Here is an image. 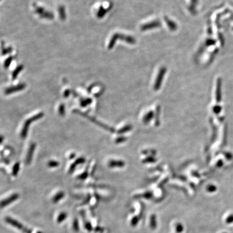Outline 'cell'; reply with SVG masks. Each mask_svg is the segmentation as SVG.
Instances as JSON below:
<instances>
[{"mask_svg": "<svg viewBox=\"0 0 233 233\" xmlns=\"http://www.w3.org/2000/svg\"><path fill=\"white\" fill-rule=\"evenodd\" d=\"M166 71H167V69L165 66L161 67L159 69L158 74V76L156 77V81L155 85H154L155 88L158 89L160 87V86L161 84L162 81H163V77L165 76L166 73Z\"/></svg>", "mask_w": 233, "mask_h": 233, "instance_id": "277c9868", "label": "cell"}, {"mask_svg": "<svg viewBox=\"0 0 233 233\" xmlns=\"http://www.w3.org/2000/svg\"><path fill=\"white\" fill-rule=\"evenodd\" d=\"M164 19L168 27L169 28V29L171 31H175L177 29L178 27H177V24L174 22L173 21L170 20V18H168L167 17H165Z\"/></svg>", "mask_w": 233, "mask_h": 233, "instance_id": "52a82bcc", "label": "cell"}, {"mask_svg": "<svg viewBox=\"0 0 233 233\" xmlns=\"http://www.w3.org/2000/svg\"><path fill=\"white\" fill-rule=\"evenodd\" d=\"M118 39H119L122 41L126 42V43L130 44H134L136 42V39H134L133 37L128 36V35H125L124 34L115 33L113 34V36H112L110 41L109 42V45H108V49L109 50L112 49L113 48V47L115 45L116 41H117Z\"/></svg>", "mask_w": 233, "mask_h": 233, "instance_id": "6da1fadb", "label": "cell"}, {"mask_svg": "<svg viewBox=\"0 0 233 233\" xmlns=\"http://www.w3.org/2000/svg\"><path fill=\"white\" fill-rule=\"evenodd\" d=\"M35 145H32L31 147H30V148L29 152H28V153L27 160L28 163H29L30 160H31V159H32V154H33V153H34V148H35Z\"/></svg>", "mask_w": 233, "mask_h": 233, "instance_id": "4fadbf2b", "label": "cell"}, {"mask_svg": "<svg viewBox=\"0 0 233 233\" xmlns=\"http://www.w3.org/2000/svg\"><path fill=\"white\" fill-rule=\"evenodd\" d=\"M13 57L10 56L8 57L5 61V62L4 63V66H5V68H8L9 67L10 65V64H11V62L13 61Z\"/></svg>", "mask_w": 233, "mask_h": 233, "instance_id": "5bb4252c", "label": "cell"}, {"mask_svg": "<svg viewBox=\"0 0 233 233\" xmlns=\"http://www.w3.org/2000/svg\"><path fill=\"white\" fill-rule=\"evenodd\" d=\"M59 113L61 115H63L64 113V106L63 105H61L59 107Z\"/></svg>", "mask_w": 233, "mask_h": 233, "instance_id": "ffe728a7", "label": "cell"}, {"mask_svg": "<svg viewBox=\"0 0 233 233\" xmlns=\"http://www.w3.org/2000/svg\"><path fill=\"white\" fill-rule=\"evenodd\" d=\"M18 194H14L13 195H11L9 198H8L7 199L3 201L2 202V207L7 206L8 204H10L11 202L14 201L18 198Z\"/></svg>", "mask_w": 233, "mask_h": 233, "instance_id": "ba28073f", "label": "cell"}, {"mask_svg": "<svg viewBox=\"0 0 233 233\" xmlns=\"http://www.w3.org/2000/svg\"><path fill=\"white\" fill-rule=\"evenodd\" d=\"M12 50H13V49L11 47L3 49L2 55H5V54H9V53L12 51Z\"/></svg>", "mask_w": 233, "mask_h": 233, "instance_id": "e0dca14e", "label": "cell"}, {"mask_svg": "<svg viewBox=\"0 0 233 233\" xmlns=\"http://www.w3.org/2000/svg\"><path fill=\"white\" fill-rule=\"evenodd\" d=\"M59 165V163L58 162L55 161H51L49 163V166H50V167H56L57 166Z\"/></svg>", "mask_w": 233, "mask_h": 233, "instance_id": "ac0fdd59", "label": "cell"}, {"mask_svg": "<svg viewBox=\"0 0 233 233\" xmlns=\"http://www.w3.org/2000/svg\"><path fill=\"white\" fill-rule=\"evenodd\" d=\"M161 25L160 21H153L151 22L145 23L144 24L141 26V29L142 31H146L147 30L152 29L154 28H156L160 27Z\"/></svg>", "mask_w": 233, "mask_h": 233, "instance_id": "5b68a950", "label": "cell"}, {"mask_svg": "<svg viewBox=\"0 0 233 233\" xmlns=\"http://www.w3.org/2000/svg\"><path fill=\"white\" fill-rule=\"evenodd\" d=\"M35 13L39 14L41 17L49 20L54 18V14L52 13L45 10L44 8L41 7H35Z\"/></svg>", "mask_w": 233, "mask_h": 233, "instance_id": "3957f363", "label": "cell"}, {"mask_svg": "<svg viewBox=\"0 0 233 233\" xmlns=\"http://www.w3.org/2000/svg\"><path fill=\"white\" fill-rule=\"evenodd\" d=\"M197 0H192L191 1V4H190V7L189 8L190 11L192 13L194 14L195 10V7L197 6Z\"/></svg>", "mask_w": 233, "mask_h": 233, "instance_id": "7c38bea8", "label": "cell"}, {"mask_svg": "<svg viewBox=\"0 0 233 233\" xmlns=\"http://www.w3.org/2000/svg\"><path fill=\"white\" fill-rule=\"evenodd\" d=\"M214 41H213L212 39H208L207 41H206V44L208 46V45H212L213 44H215Z\"/></svg>", "mask_w": 233, "mask_h": 233, "instance_id": "d6986e66", "label": "cell"}, {"mask_svg": "<svg viewBox=\"0 0 233 233\" xmlns=\"http://www.w3.org/2000/svg\"><path fill=\"white\" fill-rule=\"evenodd\" d=\"M227 222H233V215H231V216L229 217L227 220Z\"/></svg>", "mask_w": 233, "mask_h": 233, "instance_id": "44dd1931", "label": "cell"}, {"mask_svg": "<svg viewBox=\"0 0 233 233\" xmlns=\"http://www.w3.org/2000/svg\"><path fill=\"white\" fill-rule=\"evenodd\" d=\"M59 17L62 20H64L66 18V9L63 6H61L58 8Z\"/></svg>", "mask_w": 233, "mask_h": 233, "instance_id": "30bf717a", "label": "cell"}, {"mask_svg": "<svg viewBox=\"0 0 233 233\" xmlns=\"http://www.w3.org/2000/svg\"><path fill=\"white\" fill-rule=\"evenodd\" d=\"M64 196L63 193H59L58 194H57L54 197V201H58L59 200L61 199L62 197H63Z\"/></svg>", "mask_w": 233, "mask_h": 233, "instance_id": "2e32d148", "label": "cell"}, {"mask_svg": "<svg viewBox=\"0 0 233 233\" xmlns=\"http://www.w3.org/2000/svg\"><path fill=\"white\" fill-rule=\"evenodd\" d=\"M25 88V84L22 83V84H18V85L13 86V87H10V88H7L5 91V93L7 95H8V94H10V93H13L18 92L22 90Z\"/></svg>", "mask_w": 233, "mask_h": 233, "instance_id": "8992f818", "label": "cell"}, {"mask_svg": "<svg viewBox=\"0 0 233 233\" xmlns=\"http://www.w3.org/2000/svg\"><path fill=\"white\" fill-rule=\"evenodd\" d=\"M44 114L43 113H40L37 114L36 115H34L32 118L28 119V120H26L25 124L24 125V126L23 127L22 131L21 132V136L23 138H25L27 134L28 130V127L29 125L32 122H34L35 120H37L39 119L42 118L43 117Z\"/></svg>", "mask_w": 233, "mask_h": 233, "instance_id": "7a4b0ae2", "label": "cell"}, {"mask_svg": "<svg viewBox=\"0 0 233 233\" xmlns=\"http://www.w3.org/2000/svg\"><path fill=\"white\" fill-rule=\"evenodd\" d=\"M23 69V65L18 66L16 68V69L13 71V74H12V78H13V79H16V77H17L19 73H20L21 71H22Z\"/></svg>", "mask_w": 233, "mask_h": 233, "instance_id": "9c48e42d", "label": "cell"}, {"mask_svg": "<svg viewBox=\"0 0 233 233\" xmlns=\"http://www.w3.org/2000/svg\"><path fill=\"white\" fill-rule=\"evenodd\" d=\"M69 93H70V91L69 90L66 91V92H64V97H66V96L69 95Z\"/></svg>", "mask_w": 233, "mask_h": 233, "instance_id": "7402d4cb", "label": "cell"}, {"mask_svg": "<svg viewBox=\"0 0 233 233\" xmlns=\"http://www.w3.org/2000/svg\"><path fill=\"white\" fill-rule=\"evenodd\" d=\"M66 213H62L59 215V216L58 217V221L59 222H61L63 221L64 220L66 219Z\"/></svg>", "mask_w": 233, "mask_h": 233, "instance_id": "9a60e30c", "label": "cell"}, {"mask_svg": "<svg viewBox=\"0 0 233 233\" xmlns=\"http://www.w3.org/2000/svg\"><path fill=\"white\" fill-rule=\"evenodd\" d=\"M107 9H105L103 6H100L99 8V10L98 11L97 17L99 18H103L105 14H107Z\"/></svg>", "mask_w": 233, "mask_h": 233, "instance_id": "8fae6325", "label": "cell"}]
</instances>
